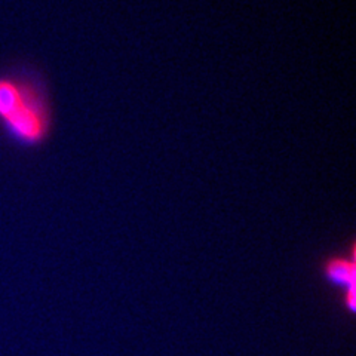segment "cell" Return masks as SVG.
<instances>
[{"label": "cell", "instance_id": "1", "mask_svg": "<svg viewBox=\"0 0 356 356\" xmlns=\"http://www.w3.org/2000/svg\"><path fill=\"white\" fill-rule=\"evenodd\" d=\"M52 106L47 83L29 67L0 72V132L21 149H38L51 137Z\"/></svg>", "mask_w": 356, "mask_h": 356}, {"label": "cell", "instance_id": "2", "mask_svg": "<svg viewBox=\"0 0 356 356\" xmlns=\"http://www.w3.org/2000/svg\"><path fill=\"white\" fill-rule=\"evenodd\" d=\"M356 247L350 242L348 251L331 254L319 263L322 281L336 294L344 314H355V286H356Z\"/></svg>", "mask_w": 356, "mask_h": 356}]
</instances>
